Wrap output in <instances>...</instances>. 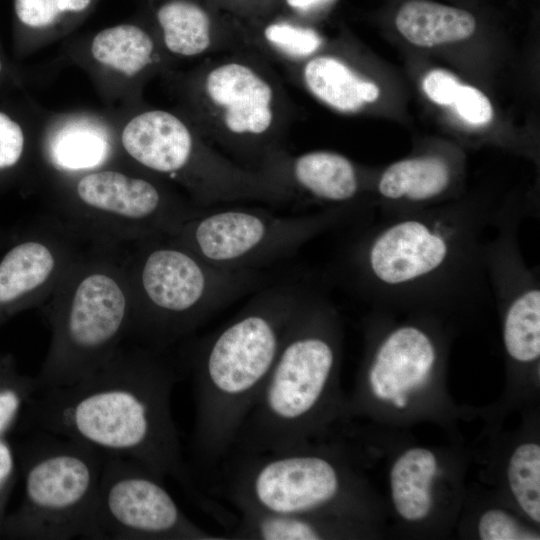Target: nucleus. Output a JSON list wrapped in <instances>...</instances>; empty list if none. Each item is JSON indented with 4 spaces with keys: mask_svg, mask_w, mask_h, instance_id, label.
<instances>
[{
    "mask_svg": "<svg viewBox=\"0 0 540 540\" xmlns=\"http://www.w3.org/2000/svg\"><path fill=\"white\" fill-rule=\"evenodd\" d=\"M482 540H532L539 537L522 527L515 518L501 509L486 511L479 520Z\"/></svg>",
    "mask_w": 540,
    "mask_h": 540,
    "instance_id": "cd10ccee",
    "label": "nucleus"
},
{
    "mask_svg": "<svg viewBox=\"0 0 540 540\" xmlns=\"http://www.w3.org/2000/svg\"><path fill=\"white\" fill-rule=\"evenodd\" d=\"M303 80L318 100L343 113L357 112L380 96L376 83L360 77L342 60L329 55L308 60Z\"/></svg>",
    "mask_w": 540,
    "mask_h": 540,
    "instance_id": "aec40b11",
    "label": "nucleus"
},
{
    "mask_svg": "<svg viewBox=\"0 0 540 540\" xmlns=\"http://www.w3.org/2000/svg\"><path fill=\"white\" fill-rule=\"evenodd\" d=\"M7 237L5 235L0 234V248L6 244Z\"/></svg>",
    "mask_w": 540,
    "mask_h": 540,
    "instance_id": "72a5a7b5",
    "label": "nucleus"
},
{
    "mask_svg": "<svg viewBox=\"0 0 540 540\" xmlns=\"http://www.w3.org/2000/svg\"><path fill=\"white\" fill-rule=\"evenodd\" d=\"M510 489L522 510L540 522V447L535 443L518 446L508 463Z\"/></svg>",
    "mask_w": 540,
    "mask_h": 540,
    "instance_id": "b1692460",
    "label": "nucleus"
},
{
    "mask_svg": "<svg viewBox=\"0 0 540 540\" xmlns=\"http://www.w3.org/2000/svg\"><path fill=\"white\" fill-rule=\"evenodd\" d=\"M2 71V62L0 61V73Z\"/></svg>",
    "mask_w": 540,
    "mask_h": 540,
    "instance_id": "f704fd0d",
    "label": "nucleus"
},
{
    "mask_svg": "<svg viewBox=\"0 0 540 540\" xmlns=\"http://www.w3.org/2000/svg\"><path fill=\"white\" fill-rule=\"evenodd\" d=\"M359 214L363 213L353 207L325 208L299 216L245 207L205 208L166 237L215 266L257 271L293 255L314 237Z\"/></svg>",
    "mask_w": 540,
    "mask_h": 540,
    "instance_id": "6e6552de",
    "label": "nucleus"
},
{
    "mask_svg": "<svg viewBox=\"0 0 540 540\" xmlns=\"http://www.w3.org/2000/svg\"><path fill=\"white\" fill-rule=\"evenodd\" d=\"M436 473L437 461L428 449L412 448L398 457L390 472V485L394 506L402 518L419 521L429 514Z\"/></svg>",
    "mask_w": 540,
    "mask_h": 540,
    "instance_id": "412c9836",
    "label": "nucleus"
},
{
    "mask_svg": "<svg viewBox=\"0 0 540 540\" xmlns=\"http://www.w3.org/2000/svg\"><path fill=\"white\" fill-rule=\"evenodd\" d=\"M137 242L125 257L134 305L130 335L155 349L189 334L261 282L257 271L215 266L166 236Z\"/></svg>",
    "mask_w": 540,
    "mask_h": 540,
    "instance_id": "423d86ee",
    "label": "nucleus"
},
{
    "mask_svg": "<svg viewBox=\"0 0 540 540\" xmlns=\"http://www.w3.org/2000/svg\"><path fill=\"white\" fill-rule=\"evenodd\" d=\"M307 290L280 284L257 293L192 358L194 450L207 465L231 452Z\"/></svg>",
    "mask_w": 540,
    "mask_h": 540,
    "instance_id": "7ed1b4c3",
    "label": "nucleus"
},
{
    "mask_svg": "<svg viewBox=\"0 0 540 540\" xmlns=\"http://www.w3.org/2000/svg\"><path fill=\"white\" fill-rule=\"evenodd\" d=\"M108 246L82 252L47 299L51 335L35 376L38 389L92 373L130 335L134 305L126 261Z\"/></svg>",
    "mask_w": 540,
    "mask_h": 540,
    "instance_id": "39448f33",
    "label": "nucleus"
},
{
    "mask_svg": "<svg viewBox=\"0 0 540 540\" xmlns=\"http://www.w3.org/2000/svg\"><path fill=\"white\" fill-rule=\"evenodd\" d=\"M38 390L34 377L22 373L11 353L0 354V437L19 424L24 408Z\"/></svg>",
    "mask_w": 540,
    "mask_h": 540,
    "instance_id": "393cba45",
    "label": "nucleus"
},
{
    "mask_svg": "<svg viewBox=\"0 0 540 540\" xmlns=\"http://www.w3.org/2000/svg\"><path fill=\"white\" fill-rule=\"evenodd\" d=\"M262 171L291 198L292 192L325 204L326 208L353 207L362 190L354 163L333 151L317 150L289 160L271 154Z\"/></svg>",
    "mask_w": 540,
    "mask_h": 540,
    "instance_id": "2eb2a0df",
    "label": "nucleus"
},
{
    "mask_svg": "<svg viewBox=\"0 0 540 540\" xmlns=\"http://www.w3.org/2000/svg\"><path fill=\"white\" fill-rule=\"evenodd\" d=\"M176 368L152 347L120 349L102 366L64 386L38 389L20 424L136 461L173 477L206 511L216 508L183 460L171 410Z\"/></svg>",
    "mask_w": 540,
    "mask_h": 540,
    "instance_id": "f257e3e1",
    "label": "nucleus"
},
{
    "mask_svg": "<svg viewBox=\"0 0 540 540\" xmlns=\"http://www.w3.org/2000/svg\"><path fill=\"white\" fill-rule=\"evenodd\" d=\"M25 152V135L21 126L0 112V173L17 167Z\"/></svg>",
    "mask_w": 540,
    "mask_h": 540,
    "instance_id": "c756f323",
    "label": "nucleus"
},
{
    "mask_svg": "<svg viewBox=\"0 0 540 540\" xmlns=\"http://www.w3.org/2000/svg\"><path fill=\"white\" fill-rule=\"evenodd\" d=\"M163 42L173 54L193 57L211 45V24L207 13L190 0H165L155 11Z\"/></svg>",
    "mask_w": 540,
    "mask_h": 540,
    "instance_id": "5701e85b",
    "label": "nucleus"
},
{
    "mask_svg": "<svg viewBox=\"0 0 540 540\" xmlns=\"http://www.w3.org/2000/svg\"><path fill=\"white\" fill-rule=\"evenodd\" d=\"M203 91L221 129L242 145L269 133L274 112V91L255 69L241 62H226L206 75Z\"/></svg>",
    "mask_w": 540,
    "mask_h": 540,
    "instance_id": "4468645a",
    "label": "nucleus"
},
{
    "mask_svg": "<svg viewBox=\"0 0 540 540\" xmlns=\"http://www.w3.org/2000/svg\"><path fill=\"white\" fill-rule=\"evenodd\" d=\"M398 32L411 44L432 48L470 38L476 19L468 11L430 0H408L395 17Z\"/></svg>",
    "mask_w": 540,
    "mask_h": 540,
    "instance_id": "6ab92c4d",
    "label": "nucleus"
},
{
    "mask_svg": "<svg viewBox=\"0 0 540 540\" xmlns=\"http://www.w3.org/2000/svg\"><path fill=\"white\" fill-rule=\"evenodd\" d=\"M461 82L443 69L430 70L422 80V89L433 103L451 107Z\"/></svg>",
    "mask_w": 540,
    "mask_h": 540,
    "instance_id": "7c9ffc66",
    "label": "nucleus"
},
{
    "mask_svg": "<svg viewBox=\"0 0 540 540\" xmlns=\"http://www.w3.org/2000/svg\"><path fill=\"white\" fill-rule=\"evenodd\" d=\"M93 539L219 540L191 521L160 477L128 458L105 455Z\"/></svg>",
    "mask_w": 540,
    "mask_h": 540,
    "instance_id": "9b49d317",
    "label": "nucleus"
},
{
    "mask_svg": "<svg viewBox=\"0 0 540 540\" xmlns=\"http://www.w3.org/2000/svg\"><path fill=\"white\" fill-rule=\"evenodd\" d=\"M336 336L334 309L323 295L307 292L229 454L278 452L310 443L337 368Z\"/></svg>",
    "mask_w": 540,
    "mask_h": 540,
    "instance_id": "20e7f679",
    "label": "nucleus"
},
{
    "mask_svg": "<svg viewBox=\"0 0 540 540\" xmlns=\"http://www.w3.org/2000/svg\"><path fill=\"white\" fill-rule=\"evenodd\" d=\"M455 169L438 154L411 156L393 162L379 175L375 192L382 216L426 209L442 202L451 191Z\"/></svg>",
    "mask_w": 540,
    "mask_h": 540,
    "instance_id": "f3484780",
    "label": "nucleus"
},
{
    "mask_svg": "<svg viewBox=\"0 0 540 540\" xmlns=\"http://www.w3.org/2000/svg\"><path fill=\"white\" fill-rule=\"evenodd\" d=\"M518 224L498 226L485 248L488 286L503 308V343L510 358L531 363L540 356V284L519 248Z\"/></svg>",
    "mask_w": 540,
    "mask_h": 540,
    "instance_id": "ddd939ff",
    "label": "nucleus"
},
{
    "mask_svg": "<svg viewBox=\"0 0 540 540\" xmlns=\"http://www.w3.org/2000/svg\"><path fill=\"white\" fill-rule=\"evenodd\" d=\"M328 1L329 0H286L290 7L301 11L310 10Z\"/></svg>",
    "mask_w": 540,
    "mask_h": 540,
    "instance_id": "473e14b6",
    "label": "nucleus"
},
{
    "mask_svg": "<svg viewBox=\"0 0 540 540\" xmlns=\"http://www.w3.org/2000/svg\"><path fill=\"white\" fill-rule=\"evenodd\" d=\"M91 54L107 69L133 76L152 63L155 43L142 27L123 23L99 31L92 39Z\"/></svg>",
    "mask_w": 540,
    "mask_h": 540,
    "instance_id": "4be33fe9",
    "label": "nucleus"
},
{
    "mask_svg": "<svg viewBox=\"0 0 540 540\" xmlns=\"http://www.w3.org/2000/svg\"><path fill=\"white\" fill-rule=\"evenodd\" d=\"M125 153L145 170L172 178L187 188L199 208L240 199H256V172L216 156L174 114L150 110L130 119L120 134Z\"/></svg>",
    "mask_w": 540,
    "mask_h": 540,
    "instance_id": "1a4fd4ad",
    "label": "nucleus"
},
{
    "mask_svg": "<svg viewBox=\"0 0 540 540\" xmlns=\"http://www.w3.org/2000/svg\"><path fill=\"white\" fill-rule=\"evenodd\" d=\"M114 144L109 129L90 117L76 116L54 126L44 141V156L56 171L77 176L103 168Z\"/></svg>",
    "mask_w": 540,
    "mask_h": 540,
    "instance_id": "a211bd4d",
    "label": "nucleus"
},
{
    "mask_svg": "<svg viewBox=\"0 0 540 540\" xmlns=\"http://www.w3.org/2000/svg\"><path fill=\"white\" fill-rule=\"evenodd\" d=\"M81 236L68 225L30 230L9 240L0 254V326L47 301L82 253Z\"/></svg>",
    "mask_w": 540,
    "mask_h": 540,
    "instance_id": "f8f14e48",
    "label": "nucleus"
},
{
    "mask_svg": "<svg viewBox=\"0 0 540 540\" xmlns=\"http://www.w3.org/2000/svg\"><path fill=\"white\" fill-rule=\"evenodd\" d=\"M25 443L20 505L7 513L1 537L17 540L93 539L105 453L49 433Z\"/></svg>",
    "mask_w": 540,
    "mask_h": 540,
    "instance_id": "0eeeda50",
    "label": "nucleus"
},
{
    "mask_svg": "<svg viewBox=\"0 0 540 540\" xmlns=\"http://www.w3.org/2000/svg\"><path fill=\"white\" fill-rule=\"evenodd\" d=\"M203 209L150 178L103 167L76 176L65 215L83 235L117 242L170 236Z\"/></svg>",
    "mask_w": 540,
    "mask_h": 540,
    "instance_id": "9d476101",
    "label": "nucleus"
},
{
    "mask_svg": "<svg viewBox=\"0 0 540 540\" xmlns=\"http://www.w3.org/2000/svg\"><path fill=\"white\" fill-rule=\"evenodd\" d=\"M501 212L444 203L383 216L350 252L358 287L366 296L404 303L479 296L488 284L486 233Z\"/></svg>",
    "mask_w": 540,
    "mask_h": 540,
    "instance_id": "f03ea898",
    "label": "nucleus"
},
{
    "mask_svg": "<svg viewBox=\"0 0 540 540\" xmlns=\"http://www.w3.org/2000/svg\"><path fill=\"white\" fill-rule=\"evenodd\" d=\"M17 476V458L7 436L0 437V537Z\"/></svg>",
    "mask_w": 540,
    "mask_h": 540,
    "instance_id": "2f4dec72",
    "label": "nucleus"
},
{
    "mask_svg": "<svg viewBox=\"0 0 540 540\" xmlns=\"http://www.w3.org/2000/svg\"><path fill=\"white\" fill-rule=\"evenodd\" d=\"M95 0H14V12L26 28L47 32L84 16Z\"/></svg>",
    "mask_w": 540,
    "mask_h": 540,
    "instance_id": "a878e982",
    "label": "nucleus"
},
{
    "mask_svg": "<svg viewBox=\"0 0 540 540\" xmlns=\"http://www.w3.org/2000/svg\"><path fill=\"white\" fill-rule=\"evenodd\" d=\"M437 360L432 337L416 325L398 326L376 346L367 369L372 394L405 407L406 393L422 386Z\"/></svg>",
    "mask_w": 540,
    "mask_h": 540,
    "instance_id": "dca6fc26",
    "label": "nucleus"
},
{
    "mask_svg": "<svg viewBox=\"0 0 540 540\" xmlns=\"http://www.w3.org/2000/svg\"><path fill=\"white\" fill-rule=\"evenodd\" d=\"M451 107L463 121L477 127L490 123L494 116L490 99L469 84H460Z\"/></svg>",
    "mask_w": 540,
    "mask_h": 540,
    "instance_id": "c85d7f7f",
    "label": "nucleus"
},
{
    "mask_svg": "<svg viewBox=\"0 0 540 540\" xmlns=\"http://www.w3.org/2000/svg\"><path fill=\"white\" fill-rule=\"evenodd\" d=\"M264 37L271 46L293 59L307 58L322 45V38L315 30L287 22L268 25Z\"/></svg>",
    "mask_w": 540,
    "mask_h": 540,
    "instance_id": "bb28decb",
    "label": "nucleus"
}]
</instances>
